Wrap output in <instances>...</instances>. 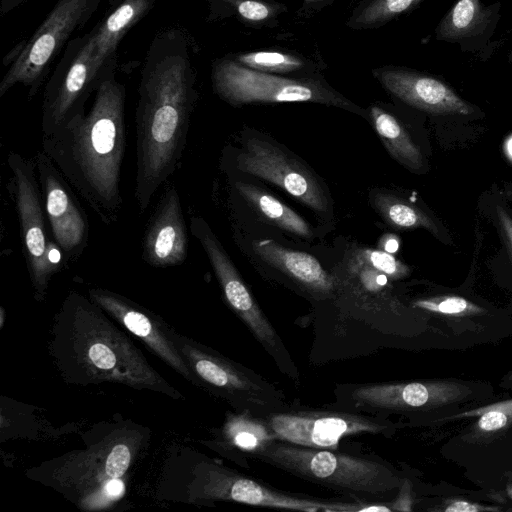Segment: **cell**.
Here are the masks:
<instances>
[{"label":"cell","mask_w":512,"mask_h":512,"mask_svg":"<svg viewBox=\"0 0 512 512\" xmlns=\"http://www.w3.org/2000/svg\"><path fill=\"white\" fill-rule=\"evenodd\" d=\"M186 34L158 33L146 53L138 87L134 197L140 213L181 164L197 101Z\"/></svg>","instance_id":"1"},{"label":"cell","mask_w":512,"mask_h":512,"mask_svg":"<svg viewBox=\"0 0 512 512\" xmlns=\"http://www.w3.org/2000/svg\"><path fill=\"white\" fill-rule=\"evenodd\" d=\"M124 109L125 87L111 75L99 85L87 113L42 137V150L108 226L118 221L123 207Z\"/></svg>","instance_id":"2"},{"label":"cell","mask_w":512,"mask_h":512,"mask_svg":"<svg viewBox=\"0 0 512 512\" xmlns=\"http://www.w3.org/2000/svg\"><path fill=\"white\" fill-rule=\"evenodd\" d=\"M61 315L73 324L72 350L82 371L91 379L149 388L178 397L147 363L140 351L114 327L91 299L72 291Z\"/></svg>","instance_id":"3"},{"label":"cell","mask_w":512,"mask_h":512,"mask_svg":"<svg viewBox=\"0 0 512 512\" xmlns=\"http://www.w3.org/2000/svg\"><path fill=\"white\" fill-rule=\"evenodd\" d=\"M306 481L357 500L396 496L403 478L381 458L361 457L275 440L254 457Z\"/></svg>","instance_id":"4"},{"label":"cell","mask_w":512,"mask_h":512,"mask_svg":"<svg viewBox=\"0 0 512 512\" xmlns=\"http://www.w3.org/2000/svg\"><path fill=\"white\" fill-rule=\"evenodd\" d=\"M337 409L388 418L398 415L411 425L460 404L489 399V383L461 379H428L340 384L334 390Z\"/></svg>","instance_id":"5"},{"label":"cell","mask_w":512,"mask_h":512,"mask_svg":"<svg viewBox=\"0 0 512 512\" xmlns=\"http://www.w3.org/2000/svg\"><path fill=\"white\" fill-rule=\"evenodd\" d=\"M170 333L194 383L225 400L236 412L266 418L290 409L284 392L253 370L171 330Z\"/></svg>","instance_id":"6"},{"label":"cell","mask_w":512,"mask_h":512,"mask_svg":"<svg viewBox=\"0 0 512 512\" xmlns=\"http://www.w3.org/2000/svg\"><path fill=\"white\" fill-rule=\"evenodd\" d=\"M9 191L13 198L22 244V252L35 297L42 300L51 277L67 263L54 241L45 214L34 157L10 152Z\"/></svg>","instance_id":"7"},{"label":"cell","mask_w":512,"mask_h":512,"mask_svg":"<svg viewBox=\"0 0 512 512\" xmlns=\"http://www.w3.org/2000/svg\"><path fill=\"white\" fill-rule=\"evenodd\" d=\"M215 92L232 105L248 103L313 102L365 114L322 81L291 79L249 69L231 58L213 64Z\"/></svg>","instance_id":"8"},{"label":"cell","mask_w":512,"mask_h":512,"mask_svg":"<svg viewBox=\"0 0 512 512\" xmlns=\"http://www.w3.org/2000/svg\"><path fill=\"white\" fill-rule=\"evenodd\" d=\"M102 0H57L32 36L18 49L0 82V97L17 84L33 97L48 75L55 57L71 36L97 11Z\"/></svg>","instance_id":"9"},{"label":"cell","mask_w":512,"mask_h":512,"mask_svg":"<svg viewBox=\"0 0 512 512\" xmlns=\"http://www.w3.org/2000/svg\"><path fill=\"white\" fill-rule=\"evenodd\" d=\"M190 230L204 249L231 309L273 358L281 372L298 383L300 375L292 357L208 223L201 217H191Z\"/></svg>","instance_id":"10"},{"label":"cell","mask_w":512,"mask_h":512,"mask_svg":"<svg viewBox=\"0 0 512 512\" xmlns=\"http://www.w3.org/2000/svg\"><path fill=\"white\" fill-rule=\"evenodd\" d=\"M111 75L103 74L96 67L92 31L71 39L45 85L42 137L52 134L76 116L85 114L88 98Z\"/></svg>","instance_id":"11"},{"label":"cell","mask_w":512,"mask_h":512,"mask_svg":"<svg viewBox=\"0 0 512 512\" xmlns=\"http://www.w3.org/2000/svg\"><path fill=\"white\" fill-rule=\"evenodd\" d=\"M266 419L277 440L318 449H336L341 439L352 435L390 437L399 428L389 418L342 409H288Z\"/></svg>","instance_id":"12"},{"label":"cell","mask_w":512,"mask_h":512,"mask_svg":"<svg viewBox=\"0 0 512 512\" xmlns=\"http://www.w3.org/2000/svg\"><path fill=\"white\" fill-rule=\"evenodd\" d=\"M45 214L51 235L67 264L84 253L89 240V221L76 192L41 149L34 156Z\"/></svg>","instance_id":"13"},{"label":"cell","mask_w":512,"mask_h":512,"mask_svg":"<svg viewBox=\"0 0 512 512\" xmlns=\"http://www.w3.org/2000/svg\"><path fill=\"white\" fill-rule=\"evenodd\" d=\"M236 168L271 182L312 210L324 213L327 196L317 178L300 162L279 147L262 139L250 138L235 158Z\"/></svg>","instance_id":"14"},{"label":"cell","mask_w":512,"mask_h":512,"mask_svg":"<svg viewBox=\"0 0 512 512\" xmlns=\"http://www.w3.org/2000/svg\"><path fill=\"white\" fill-rule=\"evenodd\" d=\"M90 299L139 337L173 369L194 382L193 374L175 345L170 329L152 313L125 297L102 288L89 289Z\"/></svg>","instance_id":"15"},{"label":"cell","mask_w":512,"mask_h":512,"mask_svg":"<svg viewBox=\"0 0 512 512\" xmlns=\"http://www.w3.org/2000/svg\"><path fill=\"white\" fill-rule=\"evenodd\" d=\"M188 234L177 188L164 190L151 215L142 240V260L152 267L164 268L185 262Z\"/></svg>","instance_id":"16"},{"label":"cell","mask_w":512,"mask_h":512,"mask_svg":"<svg viewBox=\"0 0 512 512\" xmlns=\"http://www.w3.org/2000/svg\"><path fill=\"white\" fill-rule=\"evenodd\" d=\"M374 74L388 92L417 109L440 115L474 112L473 106L434 76L402 68H382Z\"/></svg>","instance_id":"17"},{"label":"cell","mask_w":512,"mask_h":512,"mask_svg":"<svg viewBox=\"0 0 512 512\" xmlns=\"http://www.w3.org/2000/svg\"><path fill=\"white\" fill-rule=\"evenodd\" d=\"M348 280L336 282V290L345 297L347 306L370 325L384 327L392 317L400 315L401 306L391 293L390 280L359 258Z\"/></svg>","instance_id":"18"},{"label":"cell","mask_w":512,"mask_h":512,"mask_svg":"<svg viewBox=\"0 0 512 512\" xmlns=\"http://www.w3.org/2000/svg\"><path fill=\"white\" fill-rule=\"evenodd\" d=\"M252 247L260 258L291 278L312 297L321 300L336 294L335 280L312 255L285 248L268 239L254 241Z\"/></svg>","instance_id":"19"},{"label":"cell","mask_w":512,"mask_h":512,"mask_svg":"<svg viewBox=\"0 0 512 512\" xmlns=\"http://www.w3.org/2000/svg\"><path fill=\"white\" fill-rule=\"evenodd\" d=\"M499 10L500 3L485 6L481 0H457L438 24L436 38L472 49L493 33Z\"/></svg>","instance_id":"20"},{"label":"cell","mask_w":512,"mask_h":512,"mask_svg":"<svg viewBox=\"0 0 512 512\" xmlns=\"http://www.w3.org/2000/svg\"><path fill=\"white\" fill-rule=\"evenodd\" d=\"M155 0H121L92 30L94 60L105 75L114 71L116 50L126 33L153 8Z\"/></svg>","instance_id":"21"},{"label":"cell","mask_w":512,"mask_h":512,"mask_svg":"<svg viewBox=\"0 0 512 512\" xmlns=\"http://www.w3.org/2000/svg\"><path fill=\"white\" fill-rule=\"evenodd\" d=\"M277 437L266 418L249 413H228L221 430L219 446L241 466H248L247 456L255 457Z\"/></svg>","instance_id":"22"},{"label":"cell","mask_w":512,"mask_h":512,"mask_svg":"<svg viewBox=\"0 0 512 512\" xmlns=\"http://www.w3.org/2000/svg\"><path fill=\"white\" fill-rule=\"evenodd\" d=\"M234 188L267 221L306 240L313 238L310 225L295 211L271 194L255 185L240 181L234 183Z\"/></svg>","instance_id":"23"},{"label":"cell","mask_w":512,"mask_h":512,"mask_svg":"<svg viewBox=\"0 0 512 512\" xmlns=\"http://www.w3.org/2000/svg\"><path fill=\"white\" fill-rule=\"evenodd\" d=\"M371 118L391 156L412 171L419 172L425 169L424 156L403 125L394 116L378 106H372Z\"/></svg>","instance_id":"24"},{"label":"cell","mask_w":512,"mask_h":512,"mask_svg":"<svg viewBox=\"0 0 512 512\" xmlns=\"http://www.w3.org/2000/svg\"><path fill=\"white\" fill-rule=\"evenodd\" d=\"M374 205L393 227L398 229L424 228L441 238L443 235L437 222L417 206L388 194H379Z\"/></svg>","instance_id":"25"},{"label":"cell","mask_w":512,"mask_h":512,"mask_svg":"<svg viewBox=\"0 0 512 512\" xmlns=\"http://www.w3.org/2000/svg\"><path fill=\"white\" fill-rule=\"evenodd\" d=\"M416 310L423 311L450 322L471 320L488 315V310L458 295H437L417 298L411 302Z\"/></svg>","instance_id":"26"},{"label":"cell","mask_w":512,"mask_h":512,"mask_svg":"<svg viewBox=\"0 0 512 512\" xmlns=\"http://www.w3.org/2000/svg\"><path fill=\"white\" fill-rule=\"evenodd\" d=\"M233 60L249 69L271 74L289 73L304 66L303 61L294 55L273 51L239 54Z\"/></svg>","instance_id":"27"},{"label":"cell","mask_w":512,"mask_h":512,"mask_svg":"<svg viewBox=\"0 0 512 512\" xmlns=\"http://www.w3.org/2000/svg\"><path fill=\"white\" fill-rule=\"evenodd\" d=\"M423 0H373L355 18V27H372L417 6Z\"/></svg>","instance_id":"28"},{"label":"cell","mask_w":512,"mask_h":512,"mask_svg":"<svg viewBox=\"0 0 512 512\" xmlns=\"http://www.w3.org/2000/svg\"><path fill=\"white\" fill-rule=\"evenodd\" d=\"M357 258L393 281L403 279L410 274V268L388 252L363 249L358 253Z\"/></svg>","instance_id":"29"},{"label":"cell","mask_w":512,"mask_h":512,"mask_svg":"<svg viewBox=\"0 0 512 512\" xmlns=\"http://www.w3.org/2000/svg\"><path fill=\"white\" fill-rule=\"evenodd\" d=\"M210 2L222 3L237 11L245 20L261 22L275 14V7L261 0H209Z\"/></svg>","instance_id":"30"},{"label":"cell","mask_w":512,"mask_h":512,"mask_svg":"<svg viewBox=\"0 0 512 512\" xmlns=\"http://www.w3.org/2000/svg\"><path fill=\"white\" fill-rule=\"evenodd\" d=\"M493 409L502 411L512 417V399L502 400L493 402L490 404H485L477 407H472L470 409L460 410L458 407L450 409V411H445L440 415L434 417L430 423L434 424H444L449 421L466 419V418H474L478 413L484 410ZM429 423V425H430Z\"/></svg>","instance_id":"31"},{"label":"cell","mask_w":512,"mask_h":512,"mask_svg":"<svg viewBox=\"0 0 512 512\" xmlns=\"http://www.w3.org/2000/svg\"><path fill=\"white\" fill-rule=\"evenodd\" d=\"M131 460L130 449L125 444L115 445L105 461V473L110 479L120 478L128 469Z\"/></svg>","instance_id":"32"},{"label":"cell","mask_w":512,"mask_h":512,"mask_svg":"<svg viewBox=\"0 0 512 512\" xmlns=\"http://www.w3.org/2000/svg\"><path fill=\"white\" fill-rule=\"evenodd\" d=\"M502 507L495 505H485L482 503L468 501L466 499L451 498L443 500L438 506L432 507L429 511L442 512H483V511H501Z\"/></svg>","instance_id":"33"},{"label":"cell","mask_w":512,"mask_h":512,"mask_svg":"<svg viewBox=\"0 0 512 512\" xmlns=\"http://www.w3.org/2000/svg\"><path fill=\"white\" fill-rule=\"evenodd\" d=\"M494 216L501 239L512 261V217L499 203L495 204Z\"/></svg>","instance_id":"34"},{"label":"cell","mask_w":512,"mask_h":512,"mask_svg":"<svg viewBox=\"0 0 512 512\" xmlns=\"http://www.w3.org/2000/svg\"><path fill=\"white\" fill-rule=\"evenodd\" d=\"M411 490L412 488L408 480L403 479L395 500L391 502V508L393 511L413 510V499Z\"/></svg>","instance_id":"35"},{"label":"cell","mask_w":512,"mask_h":512,"mask_svg":"<svg viewBox=\"0 0 512 512\" xmlns=\"http://www.w3.org/2000/svg\"><path fill=\"white\" fill-rule=\"evenodd\" d=\"M104 491L110 498H118L124 492V484L119 478L110 479L106 484Z\"/></svg>","instance_id":"36"},{"label":"cell","mask_w":512,"mask_h":512,"mask_svg":"<svg viewBox=\"0 0 512 512\" xmlns=\"http://www.w3.org/2000/svg\"><path fill=\"white\" fill-rule=\"evenodd\" d=\"M26 1L27 0H0L1 15L11 12Z\"/></svg>","instance_id":"37"},{"label":"cell","mask_w":512,"mask_h":512,"mask_svg":"<svg viewBox=\"0 0 512 512\" xmlns=\"http://www.w3.org/2000/svg\"><path fill=\"white\" fill-rule=\"evenodd\" d=\"M504 192H505L506 199L512 205V183H510V182H505L504 183Z\"/></svg>","instance_id":"38"},{"label":"cell","mask_w":512,"mask_h":512,"mask_svg":"<svg viewBox=\"0 0 512 512\" xmlns=\"http://www.w3.org/2000/svg\"><path fill=\"white\" fill-rule=\"evenodd\" d=\"M506 497L512 502V481L506 488Z\"/></svg>","instance_id":"39"},{"label":"cell","mask_w":512,"mask_h":512,"mask_svg":"<svg viewBox=\"0 0 512 512\" xmlns=\"http://www.w3.org/2000/svg\"><path fill=\"white\" fill-rule=\"evenodd\" d=\"M509 61L512 63V50H511V52L509 54Z\"/></svg>","instance_id":"40"},{"label":"cell","mask_w":512,"mask_h":512,"mask_svg":"<svg viewBox=\"0 0 512 512\" xmlns=\"http://www.w3.org/2000/svg\"><path fill=\"white\" fill-rule=\"evenodd\" d=\"M306 1H308V2H313V1H317V0H306Z\"/></svg>","instance_id":"41"}]
</instances>
